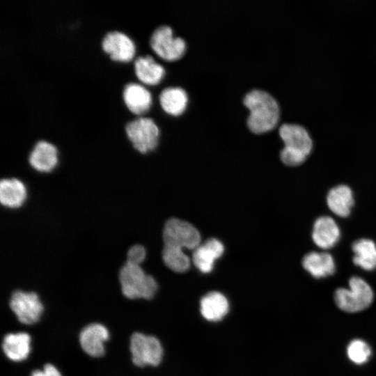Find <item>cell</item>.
<instances>
[{
	"label": "cell",
	"instance_id": "1",
	"mask_svg": "<svg viewBox=\"0 0 376 376\" xmlns=\"http://www.w3.org/2000/svg\"><path fill=\"white\" fill-rule=\"evenodd\" d=\"M162 259L167 267L178 273L186 272L190 265L189 258L184 249L194 250L201 242L198 230L190 223L172 218L163 230Z\"/></svg>",
	"mask_w": 376,
	"mask_h": 376
},
{
	"label": "cell",
	"instance_id": "2",
	"mask_svg": "<svg viewBox=\"0 0 376 376\" xmlns=\"http://www.w3.org/2000/svg\"><path fill=\"white\" fill-rule=\"evenodd\" d=\"M249 110L247 126L255 134L268 132L276 127L279 120V107L269 93L253 89L243 100Z\"/></svg>",
	"mask_w": 376,
	"mask_h": 376
},
{
	"label": "cell",
	"instance_id": "3",
	"mask_svg": "<svg viewBox=\"0 0 376 376\" xmlns=\"http://www.w3.org/2000/svg\"><path fill=\"white\" fill-rule=\"evenodd\" d=\"M279 135L285 145L280 152L283 163L290 166L302 164L313 148L307 130L297 124L285 123L279 127Z\"/></svg>",
	"mask_w": 376,
	"mask_h": 376
},
{
	"label": "cell",
	"instance_id": "4",
	"mask_svg": "<svg viewBox=\"0 0 376 376\" xmlns=\"http://www.w3.org/2000/svg\"><path fill=\"white\" fill-rule=\"evenodd\" d=\"M123 295L130 299H152L158 285L151 275L147 274L140 265L126 261L118 274Z\"/></svg>",
	"mask_w": 376,
	"mask_h": 376
},
{
	"label": "cell",
	"instance_id": "5",
	"mask_svg": "<svg viewBox=\"0 0 376 376\" xmlns=\"http://www.w3.org/2000/svg\"><path fill=\"white\" fill-rule=\"evenodd\" d=\"M125 130L133 149L141 154L154 150L159 143V127L152 117H136L126 124Z\"/></svg>",
	"mask_w": 376,
	"mask_h": 376
},
{
	"label": "cell",
	"instance_id": "6",
	"mask_svg": "<svg viewBox=\"0 0 376 376\" xmlns=\"http://www.w3.org/2000/svg\"><path fill=\"white\" fill-rule=\"evenodd\" d=\"M374 297L370 285L362 278L352 276L349 280V288H338L334 293V300L342 311L356 313L368 308Z\"/></svg>",
	"mask_w": 376,
	"mask_h": 376
},
{
	"label": "cell",
	"instance_id": "7",
	"mask_svg": "<svg viewBox=\"0 0 376 376\" xmlns=\"http://www.w3.org/2000/svg\"><path fill=\"white\" fill-rule=\"evenodd\" d=\"M148 44L157 56L166 61L180 58L186 49L185 41L174 36L172 29L168 25L156 27L149 37Z\"/></svg>",
	"mask_w": 376,
	"mask_h": 376
},
{
	"label": "cell",
	"instance_id": "8",
	"mask_svg": "<svg viewBox=\"0 0 376 376\" xmlns=\"http://www.w3.org/2000/svg\"><path fill=\"white\" fill-rule=\"evenodd\" d=\"M130 350L132 363L139 367L160 363L163 349L159 340L153 336L142 333L132 334L130 340Z\"/></svg>",
	"mask_w": 376,
	"mask_h": 376
},
{
	"label": "cell",
	"instance_id": "9",
	"mask_svg": "<svg viewBox=\"0 0 376 376\" xmlns=\"http://www.w3.org/2000/svg\"><path fill=\"white\" fill-rule=\"evenodd\" d=\"M9 305L17 320L24 324H33L40 318L43 304L34 292L15 291L10 297Z\"/></svg>",
	"mask_w": 376,
	"mask_h": 376
},
{
	"label": "cell",
	"instance_id": "10",
	"mask_svg": "<svg viewBox=\"0 0 376 376\" xmlns=\"http://www.w3.org/2000/svg\"><path fill=\"white\" fill-rule=\"evenodd\" d=\"M102 51L113 62L128 63L136 55V47L132 39L123 32L112 31L107 33L101 42Z\"/></svg>",
	"mask_w": 376,
	"mask_h": 376
},
{
	"label": "cell",
	"instance_id": "11",
	"mask_svg": "<svg viewBox=\"0 0 376 376\" xmlns=\"http://www.w3.org/2000/svg\"><path fill=\"white\" fill-rule=\"evenodd\" d=\"M122 98L126 108L134 116H143L152 105L151 91L139 82H129L123 88Z\"/></svg>",
	"mask_w": 376,
	"mask_h": 376
},
{
	"label": "cell",
	"instance_id": "12",
	"mask_svg": "<svg viewBox=\"0 0 376 376\" xmlns=\"http://www.w3.org/2000/svg\"><path fill=\"white\" fill-rule=\"evenodd\" d=\"M58 148L46 140L38 141L29 152L27 160L32 169L40 173H50L59 163Z\"/></svg>",
	"mask_w": 376,
	"mask_h": 376
},
{
	"label": "cell",
	"instance_id": "13",
	"mask_svg": "<svg viewBox=\"0 0 376 376\" xmlns=\"http://www.w3.org/2000/svg\"><path fill=\"white\" fill-rule=\"evenodd\" d=\"M109 338L108 329L100 323H91L82 329L79 340L82 350L89 356L100 357L105 352L104 343Z\"/></svg>",
	"mask_w": 376,
	"mask_h": 376
},
{
	"label": "cell",
	"instance_id": "14",
	"mask_svg": "<svg viewBox=\"0 0 376 376\" xmlns=\"http://www.w3.org/2000/svg\"><path fill=\"white\" fill-rule=\"evenodd\" d=\"M133 66L138 81L144 86L159 84L165 75L164 66L150 54L136 56Z\"/></svg>",
	"mask_w": 376,
	"mask_h": 376
},
{
	"label": "cell",
	"instance_id": "15",
	"mask_svg": "<svg viewBox=\"0 0 376 376\" xmlns=\"http://www.w3.org/2000/svg\"><path fill=\"white\" fill-rule=\"evenodd\" d=\"M340 231L336 222L331 217H318L313 224L312 239L320 249L333 247L339 240Z\"/></svg>",
	"mask_w": 376,
	"mask_h": 376
},
{
	"label": "cell",
	"instance_id": "16",
	"mask_svg": "<svg viewBox=\"0 0 376 376\" xmlns=\"http://www.w3.org/2000/svg\"><path fill=\"white\" fill-rule=\"evenodd\" d=\"M224 251V245L219 240L209 239L194 250L193 263L201 272L209 273L213 269L214 261L223 254Z\"/></svg>",
	"mask_w": 376,
	"mask_h": 376
},
{
	"label": "cell",
	"instance_id": "17",
	"mask_svg": "<svg viewBox=\"0 0 376 376\" xmlns=\"http://www.w3.org/2000/svg\"><path fill=\"white\" fill-rule=\"evenodd\" d=\"M27 196V189L22 180L15 178L1 180L0 201L4 207L19 208L24 203Z\"/></svg>",
	"mask_w": 376,
	"mask_h": 376
},
{
	"label": "cell",
	"instance_id": "18",
	"mask_svg": "<svg viewBox=\"0 0 376 376\" xmlns=\"http://www.w3.org/2000/svg\"><path fill=\"white\" fill-rule=\"evenodd\" d=\"M31 336L27 333L8 334L3 339V352L11 361H22L27 359L31 352Z\"/></svg>",
	"mask_w": 376,
	"mask_h": 376
},
{
	"label": "cell",
	"instance_id": "19",
	"mask_svg": "<svg viewBox=\"0 0 376 376\" xmlns=\"http://www.w3.org/2000/svg\"><path fill=\"white\" fill-rule=\"evenodd\" d=\"M303 267L314 278L321 279L335 272L336 265L332 256L327 252L311 251L302 259Z\"/></svg>",
	"mask_w": 376,
	"mask_h": 376
},
{
	"label": "cell",
	"instance_id": "20",
	"mask_svg": "<svg viewBox=\"0 0 376 376\" xmlns=\"http://www.w3.org/2000/svg\"><path fill=\"white\" fill-rule=\"evenodd\" d=\"M327 203L329 210L336 215L347 217L354 205L352 189L345 185H339L331 189L327 196Z\"/></svg>",
	"mask_w": 376,
	"mask_h": 376
},
{
	"label": "cell",
	"instance_id": "21",
	"mask_svg": "<svg viewBox=\"0 0 376 376\" xmlns=\"http://www.w3.org/2000/svg\"><path fill=\"white\" fill-rule=\"evenodd\" d=\"M203 317L208 321L217 322L224 318L229 310L226 297L219 292H210L203 296L200 301Z\"/></svg>",
	"mask_w": 376,
	"mask_h": 376
},
{
	"label": "cell",
	"instance_id": "22",
	"mask_svg": "<svg viewBox=\"0 0 376 376\" xmlns=\"http://www.w3.org/2000/svg\"><path fill=\"white\" fill-rule=\"evenodd\" d=\"M188 101L186 91L181 87L170 86L164 88L159 95V102L163 110L171 115L181 114Z\"/></svg>",
	"mask_w": 376,
	"mask_h": 376
},
{
	"label": "cell",
	"instance_id": "23",
	"mask_svg": "<svg viewBox=\"0 0 376 376\" xmlns=\"http://www.w3.org/2000/svg\"><path fill=\"white\" fill-rule=\"evenodd\" d=\"M353 263L367 271L376 268V244L369 239H360L352 244Z\"/></svg>",
	"mask_w": 376,
	"mask_h": 376
},
{
	"label": "cell",
	"instance_id": "24",
	"mask_svg": "<svg viewBox=\"0 0 376 376\" xmlns=\"http://www.w3.org/2000/svg\"><path fill=\"white\" fill-rule=\"evenodd\" d=\"M371 348L363 340L354 339L347 347V354L353 363L361 365L367 362L371 356Z\"/></svg>",
	"mask_w": 376,
	"mask_h": 376
},
{
	"label": "cell",
	"instance_id": "25",
	"mask_svg": "<svg viewBox=\"0 0 376 376\" xmlns=\"http://www.w3.org/2000/svg\"><path fill=\"white\" fill-rule=\"evenodd\" d=\"M146 251L141 244H134L130 247L127 253V261L140 265L145 260Z\"/></svg>",
	"mask_w": 376,
	"mask_h": 376
},
{
	"label": "cell",
	"instance_id": "26",
	"mask_svg": "<svg viewBox=\"0 0 376 376\" xmlns=\"http://www.w3.org/2000/svg\"><path fill=\"white\" fill-rule=\"evenodd\" d=\"M31 376H62V375L53 364L46 363L42 370H33Z\"/></svg>",
	"mask_w": 376,
	"mask_h": 376
}]
</instances>
